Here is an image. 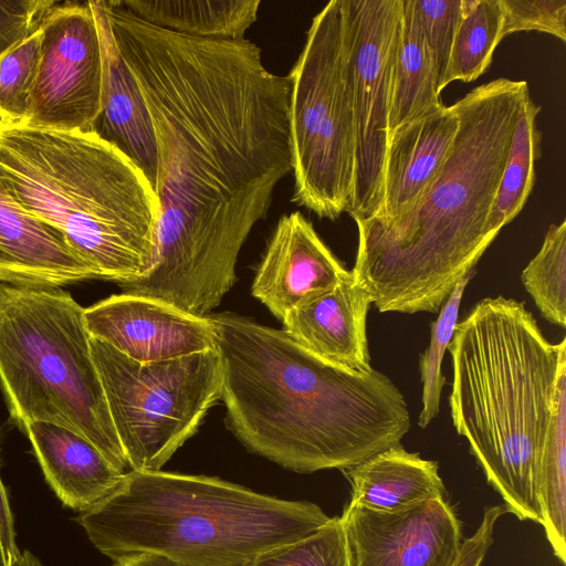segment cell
<instances>
[{
  "label": "cell",
  "mask_w": 566,
  "mask_h": 566,
  "mask_svg": "<svg viewBox=\"0 0 566 566\" xmlns=\"http://www.w3.org/2000/svg\"><path fill=\"white\" fill-rule=\"evenodd\" d=\"M156 138L154 265L124 293L207 316L235 282L241 248L292 172L289 76L252 41L195 38L102 1Z\"/></svg>",
  "instance_id": "1"
},
{
  "label": "cell",
  "mask_w": 566,
  "mask_h": 566,
  "mask_svg": "<svg viewBox=\"0 0 566 566\" xmlns=\"http://www.w3.org/2000/svg\"><path fill=\"white\" fill-rule=\"evenodd\" d=\"M207 316L227 420L250 451L300 473L344 471L401 444L410 430L407 401L384 373L340 368L237 314Z\"/></svg>",
  "instance_id": "2"
},
{
  "label": "cell",
  "mask_w": 566,
  "mask_h": 566,
  "mask_svg": "<svg viewBox=\"0 0 566 566\" xmlns=\"http://www.w3.org/2000/svg\"><path fill=\"white\" fill-rule=\"evenodd\" d=\"M525 81L497 78L452 104L459 129L421 198L389 220H355L350 271L381 313H437L496 238L488 219L507 158Z\"/></svg>",
  "instance_id": "3"
},
{
  "label": "cell",
  "mask_w": 566,
  "mask_h": 566,
  "mask_svg": "<svg viewBox=\"0 0 566 566\" xmlns=\"http://www.w3.org/2000/svg\"><path fill=\"white\" fill-rule=\"evenodd\" d=\"M448 350L458 434L504 510L539 523L537 463L566 377V338L551 343L524 302L499 295L479 301L458 322Z\"/></svg>",
  "instance_id": "4"
},
{
  "label": "cell",
  "mask_w": 566,
  "mask_h": 566,
  "mask_svg": "<svg viewBox=\"0 0 566 566\" xmlns=\"http://www.w3.org/2000/svg\"><path fill=\"white\" fill-rule=\"evenodd\" d=\"M0 181L117 284L154 265L158 200L144 172L91 132L0 124Z\"/></svg>",
  "instance_id": "5"
},
{
  "label": "cell",
  "mask_w": 566,
  "mask_h": 566,
  "mask_svg": "<svg viewBox=\"0 0 566 566\" xmlns=\"http://www.w3.org/2000/svg\"><path fill=\"white\" fill-rule=\"evenodd\" d=\"M329 518L315 503L260 494L218 478L130 470L76 521L112 559L153 552L184 566H245L312 535Z\"/></svg>",
  "instance_id": "6"
},
{
  "label": "cell",
  "mask_w": 566,
  "mask_h": 566,
  "mask_svg": "<svg viewBox=\"0 0 566 566\" xmlns=\"http://www.w3.org/2000/svg\"><path fill=\"white\" fill-rule=\"evenodd\" d=\"M0 384L21 429L33 421L71 429L125 472L84 308L70 293L0 284Z\"/></svg>",
  "instance_id": "7"
},
{
  "label": "cell",
  "mask_w": 566,
  "mask_h": 566,
  "mask_svg": "<svg viewBox=\"0 0 566 566\" xmlns=\"http://www.w3.org/2000/svg\"><path fill=\"white\" fill-rule=\"evenodd\" d=\"M287 76L292 201L335 220L350 205L356 149L343 0L313 18Z\"/></svg>",
  "instance_id": "8"
},
{
  "label": "cell",
  "mask_w": 566,
  "mask_h": 566,
  "mask_svg": "<svg viewBox=\"0 0 566 566\" xmlns=\"http://www.w3.org/2000/svg\"><path fill=\"white\" fill-rule=\"evenodd\" d=\"M90 347L128 467L159 471L221 400L218 349L139 363L95 338Z\"/></svg>",
  "instance_id": "9"
},
{
  "label": "cell",
  "mask_w": 566,
  "mask_h": 566,
  "mask_svg": "<svg viewBox=\"0 0 566 566\" xmlns=\"http://www.w3.org/2000/svg\"><path fill=\"white\" fill-rule=\"evenodd\" d=\"M355 125V179L347 212L379 213L402 0H343Z\"/></svg>",
  "instance_id": "10"
},
{
  "label": "cell",
  "mask_w": 566,
  "mask_h": 566,
  "mask_svg": "<svg viewBox=\"0 0 566 566\" xmlns=\"http://www.w3.org/2000/svg\"><path fill=\"white\" fill-rule=\"evenodd\" d=\"M30 114L21 126L90 132L101 109L103 54L90 2L53 7L40 24Z\"/></svg>",
  "instance_id": "11"
},
{
  "label": "cell",
  "mask_w": 566,
  "mask_h": 566,
  "mask_svg": "<svg viewBox=\"0 0 566 566\" xmlns=\"http://www.w3.org/2000/svg\"><path fill=\"white\" fill-rule=\"evenodd\" d=\"M340 518L349 566H453L464 539L446 499L390 512L348 503Z\"/></svg>",
  "instance_id": "12"
},
{
  "label": "cell",
  "mask_w": 566,
  "mask_h": 566,
  "mask_svg": "<svg viewBox=\"0 0 566 566\" xmlns=\"http://www.w3.org/2000/svg\"><path fill=\"white\" fill-rule=\"evenodd\" d=\"M84 323L91 338L139 363L216 348V333L208 316H195L165 302L124 292L84 308Z\"/></svg>",
  "instance_id": "13"
},
{
  "label": "cell",
  "mask_w": 566,
  "mask_h": 566,
  "mask_svg": "<svg viewBox=\"0 0 566 566\" xmlns=\"http://www.w3.org/2000/svg\"><path fill=\"white\" fill-rule=\"evenodd\" d=\"M350 271L300 212L277 221L252 283V295L279 319L333 291Z\"/></svg>",
  "instance_id": "14"
},
{
  "label": "cell",
  "mask_w": 566,
  "mask_h": 566,
  "mask_svg": "<svg viewBox=\"0 0 566 566\" xmlns=\"http://www.w3.org/2000/svg\"><path fill=\"white\" fill-rule=\"evenodd\" d=\"M98 279L95 269L57 228L22 208L0 181V281L29 289H59Z\"/></svg>",
  "instance_id": "15"
},
{
  "label": "cell",
  "mask_w": 566,
  "mask_h": 566,
  "mask_svg": "<svg viewBox=\"0 0 566 566\" xmlns=\"http://www.w3.org/2000/svg\"><path fill=\"white\" fill-rule=\"evenodd\" d=\"M458 129L454 107L441 104L389 135L381 209L370 218H396L421 198L446 164Z\"/></svg>",
  "instance_id": "16"
},
{
  "label": "cell",
  "mask_w": 566,
  "mask_h": 566,
  "mask_svg": "<svg viewBox=\"0 0 566 566\" xmlns=\"http://www.w3.org/2000/svg\"><path fill=\"white\" fill-rule=\"evenodd\" d=\"M373 304L352 272L329 293L290 311L282 319L284 332L300 346L340 368L373 369L367 340V314Z\"/></svg>",
  "instance_id": "17"
},
{
  "label": "cell",
  "mask_w": 566,
  "mask_h": 566,
  "mask_svg": "<svg viewBox=\"0 0 566 566\" xmlns=\"http://www.w3.org/2000/svg\"><path fill=\"white\" fill-rule=\"evenodd\" d=\"M88 2L97 22L103 54L101 109L90 132L130 159L154 189L156 138L147 105L117 49L102 1Z\"/></svg>",
  "instance_id": "18"
},
{
  "label": "cell",
  "mask_w": 566,
  "mask_h": 566,
  "mask_svg": "<svg viewBox=\"0 0 566 566\" xmlns=\"http://www.w3.org/2000/svg\"><path fill=\"white\" fill-rule=\"evenodd\" d=\"M44 476L62 503L85 512L119 483L123 471L80 433L48 421L25 428Z\"/></svg>",
  "instance_id": "19"
},
{
  "label": "cell",
  "mask_w": 566,
  "mask_h": 566,
  "mask_svg": "<svg viewBox=\"0 0 566 566\" xmlns=\"http://www.w3.org/2000/svg\"><path fill=\"white\" fill-rule=\"evenodd\" d=\"M343 472L352 486L349 503L374 511H396L447 495L438 462L409 452L401 444Z\"/></svg>",
  "instance_id": "20"
},
{
  "label": "cell",
  "mask_w": 566,
  "mask_h": 566,
  "mask_svg": "<svg viewBox=\"0 0 566 566\" xmlns=\"http://www.w3.org/2000/svg\"><path fill=\"white\" fill-rule=\"evenodd\" d=\"M145 22L195 38L240 40L258 19L259 0H120Z\"/></svg>",
  "instance_id": "21"
},
{
  "label": "cell",
  "mask_w": 566,
  "mask_h": 566,
  "mask_svg": "<svg viewBox=\"0 0 566 566\" xmlns=\"http://www.w3.org/2000/svg\"><path fill=\"white\" fill-rule=\"evenodd\" d=\"M436 67L417 21L412 1L402 0V22L389 112V135L437 108L440 102Z\"/></svg>",
  "instance_id": "22"
},
{
  "label": "cell",
  "mask_w": 566,
  "mask_h": 566,
  "mask_svg": "<svg viewBox=\"0 0 566 566\" xmlns=\"http://www.w3.org/2000/svg\"><path fill=\"white\" fill-rule=\"evenodd\" d=\"M536 502L554 555L566 563V377L558 384L536 472Z\"/></svg>",
  "instance_id": "23"
},
{
  "label": "cell",
  "mask_w": 566,
  "mask_h": 566,
  "mask_svg": "<svg viewBox=\"0 0 566 566\" xmlns=\"http://www.w3.org/2000/svg\"><path fill=\"white\" fill-rule=\"evenodd\" d=\"M541 106L531 95L523 102L515 123L501 180L488 219V232L497 235L523 209L535 182V163L541 157L536 118Z\"/></svg>",
  "instance_id": "24"
},
{
  "label": "cell",
  "mask_w": 566,
  "mask_h": 566,
  "mask_svg": "<svg viewBox=\"0 0 566 566\" xmlns=\"http://www.w3.org/2000/svg\"><path fill=\"white\" fill-rule=\"evenodd\" d=\"M503 25L501 0H467L439 85L440 92L454 81L473 82L489 69L493 53L504 38Z\"/></svg>",
  "instance_id": "25"
},
{
  "label": "cell",
  "mask_w": 566,
  "mask_h": 566,
  "mask_svg": "<svg viewBox=\"0 0 566 566\" xmlns=\"http://www.w3.org/2000/svg\"><path fill=\"white\" fill-rule=\"evenodd\" d=\"M545 319L566 327V220L552 224L537 254L521 274Z\"/></svg>",
  "instance_id": "26"
},
{
  "label": "cell",
  "mask_w": 566,
  "mask_h": 566,
  "mask_svg": "<svg viewBox=\"0 0 566 566\" xmlns=\"http://www.w3.org/2000/svg\"><path fill=\"white\" fill-rule=\"evenodd\" d=\"M475 270L464 274L439 310V315L431 324L430 343L419 360L420 379L422 384L421 402L418 424L427 428L440 411L441 394L447 382L442 374V360L448 345L458 324L459 308L464 290Z\"/></svg>",
  "instance_id": "27"
},
{
  "label": "cell",
  "mask_w": 566,
  "mask_h": 566,
  "mask_svg": "<svg viewBox=\"0 0 566 566\" xmlns=\"http://www.w3.org/2000/svg\"><path fill=\"white\" fill-rule=\"evenodd\" d=\"M41 50L40 27L0 57V124L24 125L30 108Z\"/></svg>",
  "instance_id": "28"
},
{
  "label": "cell",
  "mask_w": 566,
  "mask_h": 566,
  "mask_svg": "<svg viewBox=\"0 0 566 566\" xmlns=\"http://www.w3.org/2000/svg\"><path fill=\"white\" fill-rule=\"evenodd\" d=\"M245 566H349L340 516L331 517L307 537L260 554Z\"/></svg>",
  "instance_id": "29"
},
{
  "label": "cell",
  "mask_w": 566,
  "mask_h": 566,
  "mask_svg": "<svg viewBox=\"0 0 566 566\" xmlns=\"http://www.w3.org/2000/svg\"><path fill=\"white\" fill-rule=\"evenodd\" d=\"M411 1L417 21L436 67L439 90L458 27L465 11L467 0Z\"/></svg>",
  "instance_id": "30"
},
{
  "label": "cell",
  "mask_w": 566,
  "mask_h": 566,
  "mask_svg": "<svg viewBox=\"0 0 566 566\" xmlns=\"http://www.w3.org/2000/svg\"><path fill=\"white\" fill-rule=\"evenodd\" d=\"M504 38L518 31H539L566 41V0H501Z\"/></svg>",
  "instance_id": "31"
},
{
  "label": "cell",
  "mask_w": 566,
  "mask_h": 566,
  "mask_svg": "<svg viewBox=\"0 0 566 566\" xmlns=\"http://www.w3.org/2000/svg\"><path fill=\"white\" fill-rule=\"evenodd\" d=\"M55 6L51 0L0 1V57L36 31Z\"/></svg>",
  "instance_id": "32"
},
{
  "label": "cell",
  "mask_w": 566,
  "mask_h": 566,
  "mask_svg": "<svg viewBox=\"0 0 566 566\" xmlns=\"http://www.w3.org/2000/svg\"><path fill=\"white\" fill-rule=\"evenodd\" d=\"M504 511L501 505L484 510L481 523L474 534L463 539L458 559L453 566H481L493 543L495 524Z\"/></svg>",
  "instance_id": "33"
},
{
  "label": "cell",
  "mask_w": 566,
  "mask_h": 566,
  "mask_svg": "<svg viewBox=\"0 0 566 566\" xmlns=\"http://www.w3.org/2000/svg\"><path fill=\"white\" fill-rule=\"evenodd\" d=\"M0 539L4 552L11 562L19 555V549L15 545V534L13 526V518L7 492L0 478Z\"/></svg>",
  "instance_id": "34"
},
{
  "label": "cell",
  "mask_w": 566,
  "mask_h": 566,
  "mask_svg": "<svg viewBox=\"0 0 566 566\" xmlns=\"http://www.w3.org/2000/svg\"><path fill=\"white\" fill-rule=\"evenodd\" d=\"M113 560L112 566H184L165 555L153 552H133Z\"/></svg>",
  "instance_id": "35"
},
{
  "label": "cell",
  "mask_w": 566,
  "mask_h": 566,
  "mask_svg": "<svg viewBox=\"0 0 566 566\" xmlns=\"http://www.w3.org/2000/svg\"><path fill=\"white\" fill-rule=\"evenodd\" d=\"M10 566H42L40 560L29 551L20 552Z\"/></svg>",
  "instance_id": "36"
},
{
  "label": "cell",
  "mask_w": 566,
  "mask_h": 566,
  "mask_svg": "<svg viewBox=\"0 0 566 566\" xmlns=\"http://www.w3.org/2000/svg\"><path fill=\"white\" fill-rule=\"evenodd\" d=\"M0 566H10V560L4 552L1 539H0Z\"/></svg>",
  "instance_id": "37"
}]
</instances>
